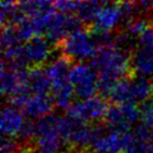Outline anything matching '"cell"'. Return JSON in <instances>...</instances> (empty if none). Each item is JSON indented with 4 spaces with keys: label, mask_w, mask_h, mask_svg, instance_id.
Listing matches in <instances>:
<instances>
[{
    "label": "cell",
    "mask_w": 153,
    "mask_h": 153,
    "mask_svg": "<svg viewBox=\"0 0 153 153\" xmlns=\"http://www.w3.org/2000/svg\"><path fill=\"white\" fill-rule=\"evenodd\" d=\"M56 51L76 64L84 63V60L93 59L97 53L98 47L94 42L89 28L83 26L68 35L56 47Z\"/></svg>",
    "instance_id": "1"
},
{
    "label": "cell",
    "mask_w": 153,
    "mask_h": 153,
    "mask_svg": "<svg viewBox=\"0 0 153 153\" xmlns=\"http://www.w3.org/2000/svg\"><path fill=\"white\" fill-rule=\"evenodd\" d=\"M107 100L102 96H94L87 100H79L74 102L66 111L69 119L81 123H100L106 115L108 110Z\"/></svg>",
    "instance_id": "2"
},
{
    "label": "cell",
    "mask_w": 153,
    "mask_h": 153,
    "mask_svg": "<svg viewBox=\"0 0 153 153\" xmlns=\"http://www.w3.org/2000/svg\"><path fill=\"white\" fill-rule=\"evenodd\" d=\"M69 81L77 98L87 100L96 96L98 74L92 65L85 63L74 64L69 72Z\"/></svg>",
    "instance_id": "3"
},
{
    "label": "cell",
    "mask_w": 153,
    "mask_h": 153,
    "mask_svg": "<svg viewBox=\"0 0 153 153\" xmlns=\"http://www.w3.org/2000/svg\"><path fill=\"white\" fill-rule=\"evenodd\" d=\"M54 51L56 49L45 37H36L22 45L18 63L28 68L44 67Z\"/></svg>",
    "instance_id": "4"
},
{
    "label": "cell",
    "mask_w": 153,
    "mask_h": 153,
    "mask_svg": "<svg viewBox=\"0 0 153 153\" xmlns=\"http://www.w3.org/2000/svg\"><path fill=\"white\" fill-rule=\"evenodd\" d=\"M135 137L131 132L108 131L93 144L95 153H122L128 150Z\"/></svg>",
    "instance_id": "5"
},
{
    "label": "cell",
    "mask_w": 153,
    "mask_h": 153,
    "mask_svg": "<svg viewBox=\"0 0 153 153\" xmlns=\"http://www.w3.org/2000/svg\"><path fill=\"white\" fill-rule=\"evenodd\" d=\"M123 24V16L119 2L104 1L101 10L93 26L89 28L91 31L98 33H113L117 30Z\"/></svg>",
    "instance_id": "6"
},
{
    "label": "cell",
    "mask_w": 153,
    "mask_h": 153,
    "mask_svg": "<svg viewBox=\"0 0 153 153\" xmlns=\"http://www.w3.org/2000/svg\"><path fill=\"white\" fill-rule=\"evenodd\" d=\"M54 101L49 94H31L22 107V112L28 119H42L51 115L54 110Z\"/></svg>",
    "instance_id": "7"
},
{
    "label": "cell",
    "mask_w": 153,
    "mask_h": 153,
    "mask_svg": "<svg viewBox=\"0 0 153 153\" xmlns=\"http://www.w3.org/2000/svg\"><path fill=\"white\" fill-rule=\"evenodd\" d=\"M131 67L135 76L153 81V48L135 47L130 54Z\"/></svg>",
    "instance_id": "8"
},
{
    "label": "cell",
    "mask_w": 153,
    "mask_h": 153,
    "mask_svg": "<svg viewBox=\"0 0 153 153\" xmlns=\"http://www.w3.org/2000/svg\"><path fill=\"white\" fill-rule=\"evenodd\" d=\"M22 114L24 113L20 110L10 105H6L2 108L0 128L4 137H17L26 120L24 119Z\"/></svg>",
    "instance_id": "9"
},
{
    "label": "cell",
    "mask_w": 153,
    "mask_h": 153,
    "mask_svg": "<svg viewBox=\"0 0 153 153\" xmlns=\"http://www.w3.org/2000/svg\"><path fill=\"white\" fill-rule=\"evenodd\" d=\"M131 89L133 101L141 105L153 98V81L141 76H135L131 79Z\"/></svg>",
    "instance_id": "10"
},
{
    "label": "cell",
    "mask_w": 153,
    "mask_h": 153,
    "mask_svg": "<svg viewBox=\"0 0 153 153\" xmlns=\"http://www.w3.org/2000/svg\"><path fill=\"white\" fill-rule=\"evenodd\" d=\"M28 85L31 94H49L51 84L47 74L46 66L30 68Z\"/></svg>",
    "instance_id": "11"
},
{
    "label": "cell",
    "mask_w": 153,
    "mask_h": 153,
    "mask_svg": "<svg viewBox=\"0 0 153 153\" xmlns=\"http://www.w3.org/2000/svg\"><path fill=\"white\" fill-rule=\"evenodd\" d=\"M103 4L104 1H79L75 16L84 27L91 28Z\"/></svg>",
    "instance_id": "12"
},
{
    "label": "cell",
    "mask_w": 153,
    "mask_h": 153,
    "mask_svg": "<svg viewBox=\"0 0 153 153\" xmlns=\"http://www.w3.org/2000/svg\"><path fill=\"white\" fill-rule=\"evenodd\" d=\"M132 78H123L116 83L108 96V101L114 105H123L128 103H134L131 89Z\"/></svg>",
    "instance_id": "13"
},
{
    "label": "cell",
    "mask_w": 153,
    "mask_h": 153,
    "mask_svg": "<svg viewBox=\"0 0 153 153\" xmlns=\"http://www.w3.org/2000/svg\"><path fill=\"white\" fill-rule=\"evenodd\" d=\"M18 7L26 17L29 18L39 17L55 10L51 1H22L18 2Z\"/></svg>",
    "instance_id": "14"
},
{
    "label": "cell",
    "mask_w": 153,
    "mask_h": 153,
    "mask_svg": "<svg viewBox=\"0 0 153 153\" xmlns=\"http://www.w3.org/2000/svg\"><path fill=\"white\" fill-rule=\"evenodd\" d=\"M1 45H2V51L10 48V47L20 45L19 38H18L16 28L13 26H7L2 28L1 31Z\"/></svg>",
    "instance_id": "15"
},
{
    "label": "cell",
    "mask_w": 153,
    "mask_h": 153,
    "mask_svg": "<svg viewBox=\"0 0 153 153\" xmlns=\"http://www.w3.org/2000/svg\"><path fill=\"white\" fill-rule=\"evenodd\" d=\"M133 135L135 137V140L140 143L144 144H150L153 142V130L146 126L145 124L141 122L140 124L135 125V128L133 130Z\"/></svg>",
    "instance_id": "16"
},
{
    "label": "cell",
    "mask_w": 153,
    "mask_h": 153,
    "mask_svg": "<svg viewBox=\"0 0 153 153\" xmlns=\"http://www.w3.org/2000/svg\"><path fill=\"white\" fill-rule=\"evenodd\" d=\"M135 47L141 48H153V22L146 29L135 39Z\"/></svg>",
    "instance_id": "17"
},
{
    "label": "cell",
    "mask_w": 153,
    "mask_h": 153,
    "mask_svg": "<svg viewBox=\"0 0 153 153\" xmlns=\"http://www.w3.org/2000/svg\"><path fill=\"white\" fill-rule=\"evenodd\" d=\"M141 111V121L146 126L153 130V98L149 102L139 105Z\"/></svg>",
    "instance_id": "18"
},
{
    "label": "cell",
    "mask_w": 153,
    "mask_h": 153,
    "mask_svg": "<svg viewBox=\"0 0 153 153\" xmlns=\"http://www.w3.org/2000/svg\"><path fill=\"white\" fill-rule=\"evenodd\" d=\"M79 1H68V0H59L54 2V8L59 13L72 15L73 13H76Z\"/></svg>",
    "instance_id": "19"
},
{
    "label": "cell",
    "mask_w": 153,
    "mask_h": 153,
    "mask_svg": "<svg viewBox=\"0 0 153 153\" xmlns=\"http://www.w3.org/2000/svg\"><path fill=\"white\" fill-rule=\"evenodd\" d=\"M151 19H152V22H153V10H152V13H151Z\"/></svg>",
    "instance_id": "20"
},
{
    "label": "cell",
    "mask_w": 153,
    "mask_h": 153,
    "mask_svg": "<svg viewBox=\"0 0 153 153\" xmlns=\"http://www.w3.org/2000/svg\"><path fill=\"white\" fill-rule=\"evenodd\" d=\"M122 153H131V152H128V151H124V152H122Z\"/></svg>",
    "instance_id": "21"
}]
</instances>
